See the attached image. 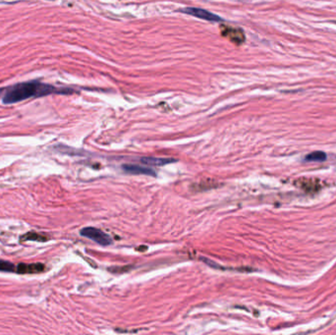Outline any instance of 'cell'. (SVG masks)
<instances>
[{
    "label": "cell",
    "mask_w": 336,
    "mask_h": 335,
    "mask_svg": "<svg viewBox=\"0 0 336 335\" xmlns=\"http://www.w3.org/2000/svg\"><path fill=\"white\" fill-rule=\"evenodd\" d=\"M2 94V102L5 104L16 103L31 98L45 97L53 93H66L57 90L55 87L41 83L39 81H31L19 83L14 86L5 88L0 91Z\"/></svg>",
    "instance_id": "obj_1"
},
{
    "label": "cell",
    "mask_w": 336,
    "mask_h": 335,
    "mask_svg": "<svg viewBox=\"0 0 336 335\" xmlns=\"http://www.w3.org/2000/svg\"><path fill=\"white\" fill-rule=\"evenodd\" d=\"M80 233L82 236L89 238V239L97 242L98 244H100L102 246L110 245L112 242L109 235H107L106 233H104L101 229H98L95 227H86V228L82 229Z\"/></svg>",
    "instance_id": "obj_2"
},
{
    "label": "cell",
    "mask_w": 336,
    "mask_h": 335,
    "mask_svg": "<svg viewBox=\"0 0 336 335\" xmlns=\"http://www.w3.org/2000/svg\"><path fill=\"white\" fill-rule=\"evenodd\" d=\"M181 12L194 16L196 18L206 20V21H210V22H221L222 19L218 16L215 15L207 10L202 9V8H196V7H187L185 9H182Z\"/></svg>",
    "instance_id": "obj_3"
},
{
    "label": "cell",
    "mask_w": 336,
    "mask_h": 335,
    "mask_svg": "<svg viewBox=\"0 0 336 335\" xmlns=\"http://www.w3.org/2000/svg\"><path fill=\"white\" fill-rule=\"evenodd\" d=\"M123 170L130 174H144V175H150V176H155V171L148 166H142L139 164H124Z\"/></svg>",
    "instance_id": "obj_4"
},
{
    "label": "cell",
    "mask_w": 336,
    "mask_h": 335,
    "mask_svg": "<svg viewBox=\"0 0 336 335\" xmlns=\"http://www.w3.org/2000/svg\"><path fill=\"white\" fill-rule=\"evenodd\" d=\"M16 270L18 273H39L45 270V265L43 263H20Z\"/></svg>",
    "instance_id": "obj_5"
},
{
    "label": "cell",
    "mask_w": 336,
    "mask_h": 335,
    "mask_svg": "<svg viewBox=\"0 0 336 335\" xmlns=\"http://www.w3.org/2000/svg\"><path fill=\"white\" fill-rule=\"evenodd\" d=\"M142 163L146 165H155V166H160L164 164L171 163L175 161V159L172 158H155V157H143L141 158Z\"/></svg>",
    "instance_id": "obj_6"
},
{
    "label": "cell",
    "mask_w": 336,
    "mask_h": 335,
    "mask_svg": "<svg viewBox=\"0 0 336 335\" xmlns=\"http://www.w3.org/2000/svg\"><path fill=\"white\" fill-rule=\"evenodd\" d=\"M216 185L215 182H213L212 180L210 179H207V181H205V182H201L199 184H196V185H193V189L194 191L196 192H202V191H207V190H209L211 188H214Z\"/></svg>",
    "instance_id": "obj_7"
},
{
    "label": "cell",
    "mask_w": 336,
    "mask_h": 335,
    "mask_svg": "<svg viewBox=\"0 0 336 335\" xmlns=\"http://www.w3.org/2000/svg\"><path fill=\"white\" fill-rule=\"evenodd\" d=\"M325 159H326V155L323 152H313L305 157L306 161H313V162L315 161L321 162V161H324Z\"/></svg>",
    "instance_id": "obj_8"
},
{
    "label": "cell",
    "mask_w": 336,
    "mask_h": 335,
    "mask_svg": "<svg viewBox=\"0 0 336 335\" xmlns=\"http://www.w3.org/2000/svg\"><path fill=\"white\" fill-rule=\"evenodd\" d=\"M21 240L23 241H47L48 240V237L44 236V235H41V234H37L35 232H29L27 233L25 236H23L21 238Z\"/></svg>",
    "instance_id": "obj_9"
},
{
    "label": "cell",
    "mask_w": 336,
    "mask_h": 335,
    "mask_svg": "<svg viewBox=\"0 0 336 335\" xmlns=\"http://www.w3.org/2000/svg\"><path fill=\"white\" fill-rule=\"evenodd\" d=\"M16 267L13 263L6 261V260H0V271H15Z\"/></svg>",
    "instance_id": "obj_10"
}]
</instances>
